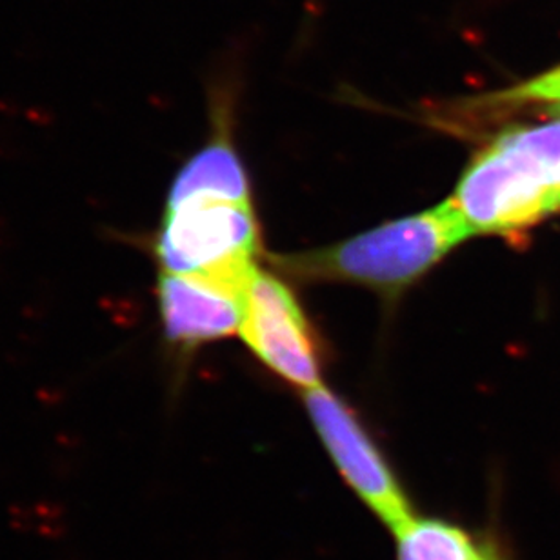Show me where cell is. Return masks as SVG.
I'll return each instance as SVG.
<instances>
[{
  "label": "cell",
  "instance_id": "6da1fadb",
  "mask_svg": "<svg viewBox=\"0 0 560 560\" xmlns=\"http://www.w3.org/2000/svg\"><path fill=\"white\" fill-rule=\"evenodd\" d=\"M471 235L463 213L447 199L328 248L276 255L273 262L293 279L350 282L397 295Z\"/></svg>",
  "mask_w": 560,
  "mask_h": 560
},
{
  "label": "cell",
  "instance_id": "7a4b0ae2",
  "mask_svg": "<svg viewBox=\"0 0 560 560\" xmlns=\"http://www.w3.org/2000/svg\"><path fill=\"white\" fill-rule=\"evenodd\" d=\"M259 254L252 202L191 200L166 208L153 241L161 271L194 276L243 296Z\"/></svg>",
  "mask_w": 560,
  "mask_h": 560
},
{
  "label": "cell",
  "instance_id": "3957f363",
  "mask_svg": "<svg viewBox=\"0 0 560 560\" xmlns=\"http://www.w3.org/2000/svg\"><path fill=\"white\" fill-rule=\"evenodd\" d=\"M452 200L474 235H510L559 211L545 167L499 137L471 159Z\"/></svg>",
  "mask_w": 560,
  "mask_h": 560
},
{
  "label": "cell",
  "instance_id": "277c9868",
  "mask_svg": "<svg viewBox=\"0 0 560 560\" xmlns=\"http://www.w3.org/2000/svg\"><path fill=\"white\" fill-rule=\"evenodd\" d=\"M302 394L313 425L346 485L389 532L399 528L416 512L394 468L361 420L324 386Z\"/></svg>",
  "mask_w": 560,
  "mask_h": 560
},
{
  "label": "cell",
  "instance_id": "5b68a950",
  "mask_svg": "<svg viewBox=\"0 0 560 560\" xmlns=\"http://www.w3.org/2000/svg\"><path fill=\"white\" fill-rule=\"evenodd\" d=\"M238 334L249 350L288 383L302 392L323 386L317 345L306 315L290 288L260 268L244 290Z\"/></svg>",
  "mask_w": 560,
  "mask_h": 560
},
{
  "label": "cell",
  "instance_id": "8992f818",
  "mask_svg": "<svg viewBox=\"0 0 560 560\" xmlns=\"http://www.w3.org/2000/svg\"><path fill=\"white\" fill-rule=\"evenodd\" d=\"M156 302L167 342L194 350L238 334L243 296L194 276L159 271Z\"/></svg>",
  "mask_w": 560,
  "mask_h": 560
},
{
  "label": "cell",
  "instance_id": "52a82bcc",
  "mask_svg": "<svg viewBox=\"0 0 560 560\" xmlns=\"http://www.w3.org/2000/svg\"><path fill=\"white\" fill-rule=\"evenodd\" d=\"M215 137L178 170L167 191L166 208L191 200L252 202L249 184L237 151L230 140V103L226 93L213 98Z\"/></svg>",
  "mask_w": 560,
  "mask_h": 560
},
{
  "label": "cell",
  "instance_id": "ba28073f",
  "mask_svg": "<svg viewBox=\"0 0 560 560\" xmlns=\"http://www.w3.org/2000/svg\"><path fill=\"white\" fill-rule=\"evenodd\" d=\"M392 534L397 560H482L490 535H475L447 518L416 513Z\"/></svg>",
  "mask_w": 560,
  "mask_h": 560
},
{
  "label": "cell",
  "instance_id": "9c48e42d",
  "mask_svg": "<svg viewBox=\"0 0 560 560\" xmlns=\"http://www.w3.org/2000/svg\"><path fill=\"white\" fill-rule=\"evenodd\" d=\"M560 103V66L546 71L529 81L521 82L517 86L508 88L502 92L490 93L474 98L464 104L468 112H501V109L518 108L526 104Z\"/></svg>",
  "mask_w": 560,
  "mask_h": 560
},
{
  "label": "cell",
  "instance_id": "30bf717a",
  "mask_svg": "<svg viewBox=\"0 0 560 560\" xmlns=\"http://www.w3.org/2000/svg\"><path fill=\"white\" fill-rule=\"evenodd\" d=\"M482 560H512L508 556L506 548L495 534L488 535V545H486L485 557Z\"/></svg>",
  "mask_w": 560,
  "mask_h": 560
},
{
  "label": "cell",
  "instance_id": "8fae6325",
  "mask_svg": "<svg viewBox=\"0 0 560 560\" xmlns=\"http://www.w3.org/2000/svg\"><path fill=\"white\" fill-rule=\"evenodd\" d=\"M548 112H550V115H553L557 120L560 119V103L550 104V108H548Z\"/></svg>",
  "mask_w": 560,
  "mask_h": 560
},
{
  "label": "cell",
  "instance_id": "7c38bea8",
  "mask_svg": "<svg viewBox=\"0 0 560 560\" xmlns=\"http://www.w3.org/2000/svg\"><path fill=\"white\" fill-rule=\"evenodd\" d=\"M556 199H557V208H559L560 211V175L557 177L556 183Z\"/></svg>",
  "mask_w": 560,
  "mask_h": 560
}]
</instances>
